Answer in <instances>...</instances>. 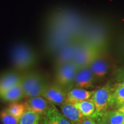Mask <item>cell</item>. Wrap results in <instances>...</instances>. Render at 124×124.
<instances>
[{
    "label": "cell",
    "instance_id": "44dd1931",
    "mask_svg": "<svg viewBox=\"0 0 124 124\" xmlns=\"http://www.w3.org/2000/svg\"><path fill=\"white\" fill-rule=\"evenodd\" d=\"M6 110L11 115L20 120L27 109L24 103H18L16 102L12 103L6 108Z\"/></svg>",
    "mask_w": 124,
    "mask_h": 124
},
{
    "label": "cell",
    "instance_id": "484cf974",
    "mask_svg": "<svg viewBox=\"0 0 124 124\" xmlns=\"http://www.w3.org/2000/svg\"><path fill=\"white\" fill-rule=\"evenodd\" d=\"M121 50L122 54L124 55V38L122 40L121 43Z\"/></svg>",
    "mask_w": 124,
    "mask_h": 124
},
{
    "label": "cell",
    "instance_id": "8fae6325",
    "mask_svg": "<svg viewBox=\"0 0 124 124\" xmlns=\"http://www.w3.org/2000/svg\"><path fill=\"white\" fill-rule=\"evenodd\" d=\"M95 80V78L90 67H86L78 70L74 81V85L77 87V88L89 89L94 86Z\"/></svg>",
    "mask_w": 124,
    "mask_h": 124
},
{
    "label": "cell",
    "instance_id": "6da1fadb",
    "mask_svg": "<svg viewBox=\"0 0 124 124\" xmlns=\"http://www.w3.org/2000/svg\"><path fill=\"white\" fill-rule=\"evenodd\" d=\"M89 20L72 9L60 7L50 12L44 23V50L55 55L70 43L81 40Z\"/></svg>",
    "mask_w": 124,
    "mask_h": 124
},
{
    "label": "cell",
    "instance_id": "7402d4cb",
    "mask_svg": "<svg viewBox=\"0 0 124 124\" xmlns=\"http://www.w3.org/2000/svg\"><path fill=\"white\" fill-rule=\"evenodd\" d=\"M114 105L121 106L124 105V82L117 83L113 89Z\"/></svg>",
    "mask_w": 124,
    "mask_h": 124
},
{
    "label": "cell",
    "instance_id": "4316f807",
    "mask_svg": "<svg viewBox=\"0 0 124 124\" xmlns=\"http://www.w3.org/2000/svg\"><path fill=\"white\" fill-rule=\"evenodd\" d=\"M118 110L119 111H120L121 113L123 114L124 116V105H122V106H121L118 108Z\"/></svg>",
    "mask_w": 124,
    "mask_h": 124
},
{
    "label": "cell",
    "instance_id": "d4e9b609",
    "mask_svg": "<svg viewBox=\"0 0 124 124\" xmlns=\"http://www.w3.org/2000/svg\"><path fill=\"white\" fill-rule=\"evenodd\" d=\"M118 78L122 82H124V69L118 71Z\"/></svg>",
    "mask_w": 124,
    "mask_h": 124
},
{
    "label": "cell",
    "instance_id": "e0dca14e",
    "mask_svg": "<svg viewBox=\"0 0 124 124\" xmlns=\"http://www.w3.org/2000/svg\"><path fill=\"white\" fill-rule=\"evenodd\" d=\"M59 107L62 114L74 124H78L84 117L79 110L71 103L65 102Z\"/></svg>",
    "mask_w": 124,
    "mask_h": 124
},
{
    "label": "cell",
    "instance_id": "9a60e30c",
    "mask_svg": "<svg viewBox=\"0 0 124 124\" xmlns=\"http://www.w3.org/2000/svg\"><path fill=\"white\" fill-rule=\"evenodd\" d=\"M95 120L98 124H124V116L118 110L106 111Z\"/></svg>",
    "mask_w": 124,
    "mask_h": 124
},
{
    "label": "cell",
    "instance_id": "2e32d148",
    "mask_svg": "<svg viewBox=\"0 0 124 124\" xmlns=\"http://www.w3.org/2000/svg\"><path fill=\"white\" fill-rule=\"evenodd\" d=\"M94 91L80 88L71 89L67 92L66 102L74 104L83 101L89 100L92 97Z\"/></svg>",
    "mask_w": 124,
    "mask_h": 124
},
{
    "label": "cell",
    "instance_id": "4fadbf2b",
    "mask_svg": "<svg viewBox=\"0 0 124 124\" xmlns=\"http://www.w3.org/2000/svg\"><path fill=\"white\" fill-rule=\"evenodd\" d=\"M44 79L45 78L39 72L36 71L29 70L22 74L21 84L24 93V97L29 90L35 87Z\"/></svg>",
    "mask_w": 124,
    "mask_h": 124
},
{
    "label": "cell",
    "instance_id": "ac0fdd59",
    "mask_svg": "<svg viewBox=\"0 0 124 124\" xmlns=\"http://www.w3.org/2000/svg\"><path fill=\"white\" fill-rule=\"evenodd\" d=\"M24 98V93L21 82L0 96V99L2 100L12 103L17 102Z\"/></svg>",
    "mask_w": 124,
    "mask_h": 124
},
{
    "label": "cell",
    "instance_id": "3957f363",
    "mask_svg": "<svg viewBox=\"0 0 124 124\" xmlns=\"http://www.w3.org/2000/svg\"><path fill=\"white\" fill-rule=\"evenodd\" d=\"M81 41L99 49H106L108 41V31L104 23L98 20H90L85 28Z\"/></svg>",
    "mask_w": 124,
    "mask_h": 124
},
{
    "label": "cell",
    "instance_id": "52a82bcc",
    "mask_svg": "<svg viewBox=\"0 0 124 124\" xmlns=\"http://www.w3.org/2000/svg\"><path fill=\"white\" fill-rule=\"evenodd\" d=\"M81 40H77L62 48L55 54L54 66L55 69L63 65L74 62L76 54L81 44Z\"/></svg>",
    "mask_w": 124,
    "mask_h": 124
},
{
    "label": "cell",
    "instance_id": "ffe728a7",
    "mask_svg": "<svg viewBox=\"0 0 124 124\" xmlns=\"http://www.w3.org/2000/svg\"><path fill=\"white\" fill-rule=\"evenodd\" d=\"M41 116L33 111L27 110L20 119L18 124H40Z\"/></svg>",
    "mask_w": 124,
    "mask_h": 124
},
{
    "label": "cell",
    "instance_id": "ba28073f",
    "mask_svg": "<svg viewBox=\"0 0 124 124\" xmlns=\"http://www.w3.org/2000/svg\"><path fill=\"white\" fill-rule=\"evenodd\" d=\"M68 91L56 83H48L42 97L54 105L60 106L66 102Z\"/></svg>",
    "mask_w": 124,
    "mask_h": 124
},
{
    "label": "cell",
    "instance_id": "cb8c5ba5",
    "mask_svg": "<svg viewBox=\"0 0 124 124\" xmlns=\"http://www.w3.org/2000/svg\"><path fill=\"white\" fill-rule=\"evenodd\" d=\"M77 124H98L94 119L90 117H84L82 120Z\"/></svg>",
    "mask_w": 124,
    "mask_h": 124
},
{
    "label": "cell",
    "instance_id": "277c9868",
    "mask_svg": "<svg viewBox=\"0 0 124 124\" xmlns=\"http://www.w3.org/2000/svg\"><path fill=\"white\" fill-rule=\"evenodd\" d=\"M90 100L95 107V113L93 119L106 112L108 108L114 105L113 100V89L106 85L94 91Z\"/></svg>",
    "mask_w": 124,
    "mask_h": 124
},
{
    "label": "cell",
    "instance_id": "30bf717a",
    "mask_svg": "<svg viewBox=\"0 0 124 124\" xmlns=\"http://www.w3.org/2000/svg\"><path fill=\"white\" fill-rule=\"evenodd\" d=\"M24 103L26 109L33 111L42 117L46 114L52 105V103L43 97L29 98Z\"/></svg>",
    "mask_w": 124,
    "mask_h": 124
},
{
    "label": "cell",
    "instance_id": "7a4b0ae2",
    "mask_svg": "<svg viewBox=\"0 0 124 124\" xmlns=\"http://www.w3.org/2000/svg\"><path fill=\"white\" fill-rule=\"evenodd\" d=\"M10 57L13 66L18 71H29L38 61L35 49L30 45L23 42L17 43L13 46Z\"/></svg>",
    "mask_w": 124,
    "mask_h": 124
},
{
    "label": "cell",
    "instance_id": "83f0119b",
    "mask_svg": "<svg viewBox=\"0 0 124 124\" xmlns=\"http://www.w3.org/2000/svg\"><path fill=\"white\" fill-rule=\"evenodd\" d=\"M42 124H43V123H42Z\"/></svg>",
    "mask_w": 124,
    "mask_h": 124
},
{
    "label": "cell",
    "instance_id": "9c48e42d",
    "mask_svg": "<svg viewBox=\"0 0 124 124\" xmlns=\"http://www.w3.org/2000/svg\"><path fill=\"white\" fill-rule=\"evenodd\" d=\"M95 79L102 78L110 68V60L105 50L102 51L89 66Z\"/></svg>",
    "mask_w": 124,
    "mask_h": 124
},
{
    "label": "cell",
    "instance_id": "5b68a950",
    "mask_svg": "<svg viewBox=\"0 0 124 124\" xmlns=\"http://www.w3.org/2000/svg\"><path fill=\"white\" fill-rule=\"evenodd\" d=\"M78 68L74 62L63 65L55 69V83L69 91L74 85Z\"/></svg>",
    "mask_w": 124,
    "mask_h": 124
},
{
    "label": "cell",
    "instance_id": "5bb4252c",
    "mask_svg": "<svg viewBox=\"0 0 124 124\" xmlns=\"http://www.w3.org/2000/svg\"><path fill=\"white\" fill-rule=\"evenodd\" d=\"M41 118L43 124H74L67 120L53 104Z\"/></svg>",
    "mask_w": 124,
    "mask_h": 124
},
{
    "label": "cell",
    "instance_id": "7c38bea8",
    "mask_svg": "<svg viewBox=\"0 0 124 124\" xmlns=\"http://www.w3.org/2000/svg\"><path fill=\"white\" fill-rule=\"evenodd\" d=\"M21 75L16 71H8L0 75V96L21 82Z\"/></svg>",
    "mask_w": 124,
    "mask_h": 124
},
{
    "label": "cell",
    "instance_id": "d6986e66",
    "mask_svg": "<svg viewBox=\"0 0 124 124\" xmlns=\"http://www.w3.org/2000/svg\"><path fill=\"white\" fill-rule=\"evenodd\" d=\"M74 105L84 117L93 118L95 113V107L90 100L75 103Z\"/></svg>",
    "mask_w": 124,
    "mask_h": 124
},
{
    "label": "cell",
    "instance_id": "603a6c76",
    "mask_svg": "<svg viewBox=\"0 0 124 124\" xmlns=\"http://www.w3.org/2000/svg\"><path fill=\"white\" fill-rule=\"evenodd\" d=\"M0 120L3 124H18L19 119L13 116L8 112L6 109L0 113Z\"/></svg>",
    "mask_w": 124,
    "mask_h": 124
},
{
    "label": "cell",
    "instance_id": "8992f818",
    "mask_svg": "<svg viewBox=\"0 0 124 124\" xmlns=\"http://www.w3.org/2000/svg\"><path fill=\"white\" fill-rule=\"evenodd\" d=\"M101 51H102L82 41L74 59V64L79 69L89 67Z\"/></svg>",
    "mask_w": 124,
    "mask_h": 124
}]
</instances>
